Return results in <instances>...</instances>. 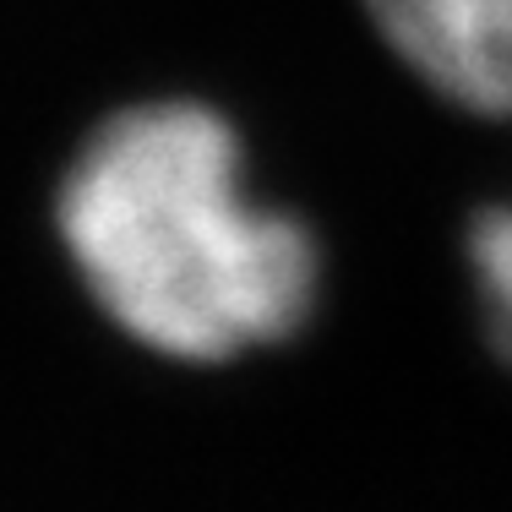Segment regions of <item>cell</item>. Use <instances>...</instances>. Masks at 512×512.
Returning <instances> with one entry per match:
<instances>
[{
	"mask_svg": "<svg viewBox=\"0 0 512 512\" xmlns=\"http://www.w3.org/2000/svg\"><path fill=\"white\" fill-rule=\"evenodd\" d=\"M60 240L137 344L229 360L278 344L316 300V246L240 186L235 131L202 104H137L60 186Z\"/></svg>",
	"mask_w": 512,
	"mask_h": 512,
	"instance_id": "1",
	"label": "cell"
},
{
	"mask_svg": "<svg viewBox=\"0 0 512 512\" xmlns=\"http://www.w3.org/2000/svg\"><path fill=\"white\" fill-rule=\"evenodd\" d=\"M469 262H474V295H480L485 311V333H491L496 355L512 360V202L474 218Z\"/></svg>",
	"mask_w": 512,
	"mask_h": 512,
	"instance_id": "3",
	"label": "cell"
},
{
	"mask_svg": "<svg viewBox=\"0 0 512 512\" xmlns=\"http://www.w3.org/2000/svg\"><path fill=\"white\" fill-rule=\"evenodd\" d=\"M393 55L442 99L512 115V0H365Z\"/></svg>",
	"mask_w": 512,
	"mask_h": 512,
	"instance_id": "2",
	"label": "cell"
}]
</instances>
